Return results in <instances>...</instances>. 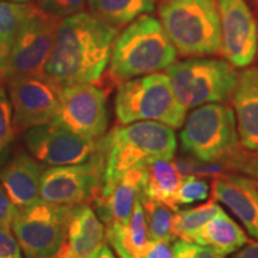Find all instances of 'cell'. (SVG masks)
<instances>
[{
    "label": "cell",
    "instance_id": "6da1fadb",
    "mask_svg": "<svg viewBox=\"0 0 258 258\" xmlns=\"http://www.w3.org/2000/svg\"><path fill=\"white\" fill-rule=\"evenodd\" d=\"M117 30L89 12L63 18L44 73L61 86L97 84L110 60Z\"/></svg>",
    "mask_w": 258,
    "mask_h": 258
},
{
    "label": "cell",
    "instance_id": "7a4b0ae2",
    "mask_svg": "<svg viewBox=\"0 0 258 258\" xmlns=\"http://www.w3.org/2000/svg\"><path fill=\"white\" fill-rule=\"evenodd\" d=\"M177 50L157 18L143 15L115 37L108 76L120 85L138 77L157 73L176 62Z\"/></svg>",
    "mask_w": 258,
    "mask_h": 258
},
{
    "label": "cell",
    "instance_id": "3957f363",
    "mask_svg": "<svg viewBox=\"0 0 258 258\" xmlns=\"http://www.w3.org/2000/svg\"><path fill=\"white\" fill-rule=\"evenodd\" d=\"M105 164L104 186L129 170L157 159L172 160L177 150L175 131L156 121H139L114 128L99 139Z\"/></svg>",
    "mask_w": 258,
    "mask_h": 258
},
{
    "label": "cell",
    "instance_id": "277c9868",
    "mask_svg": "<svg viewBox=\"0 0 258 258\" xmlns=\"http://www.w3.org/2000/svg\"><path fill=\"white\" fill-rule=\"evenodd\" d=\"M159 16L182 56L213 55L221 50L220 14L215 0H164Z\"/></svg>",
    "mask_w": 258,
    "mask_h": 258
},
{
    "label": "cell",
    "instance_id": "5b68a950",
    "mask_svg": "<svg viewBox=\"0 0 258 258\" xmlns=\"http://www.w3.org/2000/svg\"><path fill=\"white\" fill-rule=\"evenodd\" d=\"M188 109L173 92L166 73H151L121 83L115 97L118 124L156 121L172 129L182 127Z\"/></svg>",
    "mask_w": 258,
    "mask_h": 258
},
{
    "label": "cell",
    "instance_id": "8992f818",
    "mask_svg": "<svg viewBox=\"0 0 258 258\" xmlns=\"http://www.w3.org/2000/svg\"><path fill=\"white\" fill-rule=\"evenodd\" d=\"M179 138L185 153L206 163H225L241 146L234 111L222 103L194 109L185 117Z\"/></svg>",
    "mask_w": 258,
    "mask_h": 258
},
{
    "label": "cell",
    "instance_id": "52a82bcc",
    "mask_svg": "<svg viewBox=\"0 0 258 258\" xmlns=\"http://www.w3.org/2000/svg\"><path fill=\"white\" fill-rule=\"evenodd\" d=\"M171 86L186 109L225 103L233 97L239 74L228 61L191 57L166 69Z\"/></svg>",
    "mask_w": 258,
    "mask_h": 258
},
{
    "label": "cell",
    "instance_id": "ba28073f",
    "mask_svg": "<svg viewBox=\"0 0 258 258\" xmlns=\"http://www.w3.org/2000/svg\"><path fill=\"white\" fill-rule=\"evenodd\" d=\"M73 208L40 199L17 212L11 230L25 258H49L59 252Z\"/></svg>",
    "mask_w": 258,
    "mask_h": 258
},
{
    "label": "cell",
    "instance_id": "9c48e42d",
    "mask_svg": "<svg viewBox=\"0 0 258 258\" xmlns=\"http://www.w3.org/2000/svg\"><path fill=\"white\" fill-rule=\"evenodd\" d=\"M105 164L98 146L91 159L82 164L48 167L41 178L40 199L60 206L90 205L104 186Z\"/></svg>",
    "mask_w": 258,
    "mask_h": 258
},
{
    "label": "cell",
    "instance_id": "30bf717a",
    "mask_svg": "<svg viewBox=\"0 0 258 258\" xmlns=\"http://www.w3.org/2000/svg\"><path fill=\"white\" fill-rule=\"evenodd\" d=\"M62 19L35 6L10 50L6 63V82L46 74V64Z\"/></svg>",
    "mask_w": 258,
    "mask_h": 258
},
{
    "label": "cell",
    "instance_id": "8fae6325",
    "mask_svg": "<svg viewBox=\"0 0 258 258\" xmlns=\"http://www.w3.org/2000/svg\"><path fill=\"white\" fill-rule=\"evenodd\" d=\"M108 122L104 90L96 84H74L62 88L56 114L50 123L90 140H99L105 135Z\"/></svg>",
    "mask_w": 258,
    "mask_h": 258
},
{
    "label": "cell",
    "instance_id": "7c38bea8",
    "mask_svg": "<svg viewBox=\"0 0 258 258\" xmlns=\"http://www.w3.org/2000/svg\"><path fill=\"white\" fill-rule=\"evenodd\" d=\"M6 83L16 134L53 121L63 86L46 74L16 78Z\"/></svg>",
    "mask_w": 258,
    "mask_h": 258
},
{
    "label": "cell",
    "instance_id": "4fadbf2b",
    "mask_svg": "<svg viewBox=\"0 0 258 258\" xmlns=\"http://www.w3.org/2000/svg\"><path fill=\"white\" fill-rule=\"evenodd\" d=\"M22 139L29 153L49 167L85 163L98 146V140L83 138L53 123L29 128L22 133Z\"/></svg>",
    "mask_w": 258,
    "mask_h": 258
},
{
    "label": "cell",
    "instance_id": "5bb4252c",
    "mask_svg": "<svg viewBox=\"0 0 258 258\" xmlns=\"http://www.w3.org/2000/svg\"><path fill=\"white\" fill-rule=\"evenodd\" d=\"M221 24V53L232 66L247 67L257 53L254 17L245 0H217Z\"/></svg>",
    "mask_w": 258,
    "mask_h": 258
},
{
    "label": "cell",
    "instance_id": "9a60e30c",
    "mask_svg": "<svg viewBox=\"0 0 258 258\" xmlns=\"http://www.w3.org/2000/svg\"><path fill=\"white\" fill-rule=\"evenodd\" d=\"M145 178L146 165H141L127 171L112 184L103 186L91 203L99 220L104 225L112 222L127 225L135 203L143 195Z\"/></svg>",
    "mask_w": 258,
    "mask_h": 258
},
{
    "label": "cell",
    "instance_id": "2e32d148",
    "mask_svg": "<svg viewBox=\"0 0 258 258\" xmlns=\"http://www.w3.org/2000/svg\"><path fill=\"white\" fill-rule=\"evenodd\" d=\"M212 196L235 215L250 235L258 239V183L239 173L213 178Z\"/></svg>",
    "mask_w": 258,
    "mask_h": 258
},
{
    "label": "cell",
    "instance_id": "e0dca14e",
    "mask_svg": "<svg viewBox=\"0 0 258 258\" xmlns=\"http://www.w3.org/2000/svg\"><path fill=\"white\" fill-rule=\"evenodd\" d=\"M43 166L30 154L18 150L0 167V183L17 211L40 200L41 178L46 170Z\"/></svg>",
    "mask_w": 258,
    "mask_h": 258
},
{
    "label": "cell",
    "instance_id": "ac0fdd59",
    "mask_svg": "<svg viewBox=\"0 0 258 258\" xmlns=\"http://www.w3.org/2000/svg\"><path fill=\"white\" fill-rule=\"evenodd\" d=\"M104 224L90 205L73 208L67 225L60 258H96L105 243Z\"/></svg>",
    "mask_w": 258,
    "mask_h": 258
},
{
    "label": "cell",
    "instance_id": "d6986e66",
    "mask_svg": "<svg viewBox=\"0 0 258 258\" xmlns=\"http://www.w3.org/2000/svg\"><path fill=\"white\" fill-rule=\"evenodd\" d=\"M232 98L241 147L258 151V69L250 67L239 74Z\"/></svg>",
    "mask_w": 258,
    "mask_h": 258
},
{
    "label": "cell",
    "instance_id": "ffe728a7",
    "mask_svg": "<svg viewBox=\"0 0 258 258\" xmlns=\"http://www.w3.org/2000/svg\"><path fill=\"white\" fill-rule=\"evenodd\" d=\"M105 240L118 258H143L151 243L146 218L140 199L135 203L132 217L127 225H104Z\"/></svg>",
    "mask_w": 258,
    "mask_h": 258
},
{
    "label": "cell",
    "instance_id": "44dd1931",
    "mask_svg": "<svg viewBox=\"0 0 258 258\" xmlns=\"http://www.w3.org/2000/svg\"><path fill=\"white\" fill-rule=\"evenodd\" d=\"M243 228L224 209L203 225L194 243L211 247L222 257L237 252L247 243Z\"/></svg>",
    "mask_w": 258,
    "mask_h": 258
},
{
    "label": "cell",
    "instance_id": "7402d4cb",
    "mask_svg": "<svg viewBox=\"0 0 258 258\" xmlns=\"http://www.w3.org/2000/svg\"><path fill=\"white\" fill-rule=\"evenodd\" d=\"M182 176L172 160L157 159L146 164V178L141 198L164 203L173 211H178L176 205V192Z\"/></svg>",
    "mask_w": 258,
    "mask_h": 258
},
{
    "label": "cell",
    "instance_id": "603a6c76",
    "mask_svg": "<svg viewBox=\"0 0 258 258\" xmlns=\"http://www.w3.org/2000/svg\"><path fill=\"white\" fill-rule=\"evenodd\" d=\"M91 14L116 29L154 10V0H88Z\"/></svg>",
    "mask_w": 258,
    "mask_h": 258
},
{
    "label": "cell",
    "instance_id": "cb8c5ba5",
    "mask_svg": "<svg viewBox=\"0 0 258 258\" xmlns=\"http://www.w3.org/2000/svg\"><path fill=\"white\" fill-rule=\"evenodd\" d=\"M221 211L222 208L214 199L195 208L176 211L172 225L173 235L177 239L194 241L203 225L207 224Z\"/></svg>",
    "mask_w": 258,
    "mask_h": 258
},
{
    "label": "cell",
    "instance_id": "d4e9b609",
    "mask_svg": "<svg viewBox=\"0 0 258 258\" xmlns=\"http://www.w3.org/2000/svg\"><path fill=\"white\" fill-rule=\"evenodd\" d=\"M32 3L0 2V50L9 57L22 25L34 11Z\"/></svg>",
    "mask_w": 258,
    "mask_h": 258
},
{
    "label": "cell",
    "instance_id": "484cf974",
    "mask_svg": "<svg viewBox=\"0 0 258 258\" xmlns=\"http://www.w3.org/2000/svg\"><path fill=\"white\" fill-rule=\"evenodd\" d=\"M151 240L171 241L176 239L172 232L175 212L164 203L140 198Z\"/></svg>",
    "mask_w": 258,
    "mask_h": 258
},
{
    "label": "cell",
    "instance_id": "4316f807",
    "mask_svg": "<svg viewBox=\"0 0 258 258\" xmlns=\"http://www.w3.org/2000/svg\"><path fill=\"white\" fill-rule=\"evenodd\" d=\"M209 196V184L206 179L198 176L182 177L178 190L176 192V205H191L205 201Z\"/></svg>",
    "mask_w": 258,
    "mask_h": 258
},
{
    "label": "cell",
    "instance_id": "83f0119b",
    "mask_svg": "<svg viewBox=\"0 0 258 258\" xmlns=\"http://www.w3.org/2000/svg\"><path fill=\"white\" fill-rule=\"evenodd\" d=\"M180 173V176H198V177H217L228 172L225 163H206L195 158H177L173 161Z\"/></svg>",
    "mask_w": 258,
    "mask_h": 258
},
{
    "label": "cell",
    "instance_id": "f1b7e54d",
    "mask_svg": "<svg viewBox=\"0 0 258 258\" xmlns=\"http://www.w3.org/2000/svg\"><path fill=\"white\" fill-rule=\"evenodd\" d=\"M15 128L12 122V105L4 88H0V164L6 161L5 154L15 140Z\"/></svg>",
    "mask_w": 258,
    "mask_h": 258
},
{
    "label": "cell",
    "instance_id": "f546056e",
    "mask_svg": "<svg viewBox=\"0 0 258 258\" xmlns=\"http://www.w3.org/2000/svg\"><path fill=\"white\" fill-rule=\"evenodd\" d=\"M228 172L239 173L258 183V151H246L243 147L225 161Z\"/></svg>",
    "mask_w": 258,
    "mask_h": 258
},
{
    "label": "cell",
    "instance_id": "4dcf8cb0",
    "mask_svg": "<svg viewBox=\"0 0 258 258\" xmlns=\"http://www.w3.org/2000/svg\"><path fill=\"white\" fill-rule=\"evenodd\" d=\"M86 0H37V6L47 14L66 18L83 12Z\"/></svg>",
    "mask_w": 258,
    "mask_h": 258
},
{
    "label": "cell",
    "instance_id": "1f68e13d",
    "mask_svg": "<svg viewBox=\"0 0 258 258\" xmlns=\"http://www.w3.org/2000/svg\"><path fill=\"white\" fill-rule=\"evenodd\" d=\"M175 258H225L211 247L183 239L173 240Z\"/></svg>",
    "mask_w": 258,
    "mask_h": 258
},
{
    "label": "cell",
    "instance_id": "d6a6232c",
    "mask_svg": "<svg viewBox=\"0 0 258 258\" xmlns=\"http://www.w3.org/2000/svg\"><path fill=\"white\" fill-rule=\"evenodd\" d=\"M0 258H23L11 227H0Z\"/></svg>",
    "mask_w": 258,
    "mask_h": 258
},
{
    "label": "cell",
    "instance_id": "836d02e7",
    "mask_svg": "<svg viewBox=\"0 0 258 258\" xmlns=\"http://www.w3.org/2000/svg\"><path fill=\"white\" fill-rule=\"evenodd\" d=\"M17 212V208L11 202L0 183V227H11Z\"/></svg>",
    "mask_w": 258,
    "mask_h": 258
},
{
    "label": "cell",
    "instance_id": "e575fe53",
    "mask_svg": "<svg viewBox=\"0 0 258 258\" xmlns=\"http://www.w3.org/2000/svg\"><path fill=\"white\" fill-rule=\"evenodd\" d=\"M143 258H175L171 241L151 240Z\"/></svg>",
    "mask_w": 258,
    "mask_h": 258
},
{
    "label": "cell",
    "instance_id": "d590c367",
    "mask_svg": "<svg viewBox=\"0 0 258 258\" xmlns=\"http://www.w3.org/2000/svg\"><path fill=\"white\" fill-rule=\"evenodd\" d=\"M232 258H258V241H247Z\"/></svg>",
    "mask_w": 258,
    "mask_h": 258
},
{
    "label": "cell",
    "instance_id": "8d00e7d4",
    "mask_svg": "<svg viewBox=\"0 0 258 258\" xmlns=\"http://www.w3.org/2000/svg\"><path fill=\"white\" fill-rule=\"evenodd\" d=\"M6 63H8V57L0 50V88L4 86L6 82Z\"/></svg>",
    "mask_w": 258,
    "mask_h": 258
},
{
    "label": "cell",
    "instance_id": "74e56055",
    "mask_svg": "<svg viewBox=\"0 0 258 258\" xmlns=\"http://www.w3.org/2000/svg\"><path fill=\"white\" fill-rule=\"evenodd\" d=\"M96 258H118V256L114 253V251L110 249V246H109V245L104 244L102 246V249L99 250V252H98V254H97Z\"/></svg>",
    "mask_w": 258,
    "mask_h": 258
},
{
    "label": "cell",
    "instance_id": "f35d334b",
    "mask_svg": "<svg viewBox=\"0 0 258 258\" xmlns=\"http://www.w3.org/2000/svg\"><path fill=\"white\" fill-rule=\"evenodd\" d=\"M11 2H17V3H27L29 0H11Z\"/></svg>",
    "mask_w": 258,
    "mask_h": 258
},
{
    "label": "cell",
    "instance_id": "ab89813d",
    "mask_svg": "<svg viewBox=\"0 0 258 258\" xmlns=\"http://www.w3.org/2000/svg\"><path fill=\"white\" fill-rule=\"evenodd\" d=\"M49 258H60V257H59V254H57V253H56V254H54V256H53V257H49Z\"/></svg>",
    "mask_w": 258,
    "mask_h": 258
},
{
    "label": "cell",
    "instance_id": "60d3db41",
    "mask_svg": "<svg viewBox=\"0 0 258 258\" xmlns=\"http://www.w3.org/2000/svg\"><path fill=\"white\" fill-rule=\"evenodd\" d=\"M2 88H4V86H2Z\"/></svg>",
    "mask_w": 258,
    "mask_h": 258
}]
</instances>
